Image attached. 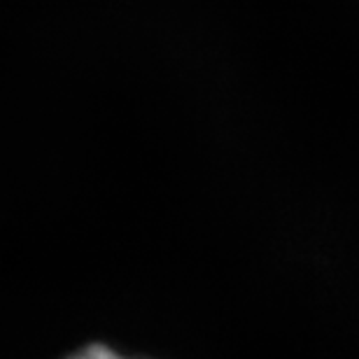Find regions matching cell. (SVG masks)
Returning a JSON list of instances; mask_svg holds the SVG:
<instances>
[{
    "label": "cell",
    "mask_w": 359,
    "mask_h": 359,
    "mask_svg": "<svg viewBox=\"0 0 359 359\" xmlns=\"http://www.w3.org/2000/svg\"><path fill=\"white\" fill-rule=\"evenodd\" d=\"M63 359H145V357H133V355H124L119 350H114L110 346H103V343H89L75 353H70Z\"/></svg>",
    "instance_id": "cell-1"
}]
</instances>
